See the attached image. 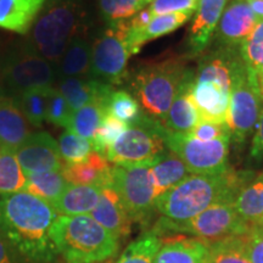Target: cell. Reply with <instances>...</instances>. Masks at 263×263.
<instances>
[{
	"label": "cell",
	"instance_id": "1",
	"mask_svg": "<svg viewBox=\"0 0 263 263\" xmlns=\"http://www.w3.org/2000/svg\"><path fill=\"white\" fill-rule=\"evenodd\" d=\"M58 213L50 203L27 192L0 196V235L25 263H55L50 238Z\"/></svg>",
	"mask_w": 263,
	"mask_h": 263
},
{
	"label": "cell",
	"instance_id": "2",
	"mask_svg": "<svg viewBox=\"0 0 263 263\" xmlns=\"http://www.w3.org/2000/svg\"><path fill=\"white\" fill-rule=\"evenodd\" d=\"M254 176L230 168L221 174H190L156 200V210L170 221L186 222L216 203L235 202Z\"/></svg>",
	"mask_w": 263,
	"mask_h": 263
},
{
	"label": "cell",
	"instance_id": "3",
	"mask_svg": "<svg viewBox=\"0 0 263 263\" xmlns=\"http://www.w3.org/2000/svg\"><path fill=\"white\" fill-rule=\"evenodd\" d=\"M85 20L82 0H48L25 42L57 70L70 42L83 31Z\"/></svg>",
	"mask_w": 263,
	"mask_h": 263
},
{
	"label": "cell",
	"instance_id": "4",
	"mask_svg": "<svg viewBox=\"0 0 263 263\" xmlns=\"http://www.w3.org/2000/svg\"><path fill=\"white\" fill-rule=\"evenodd\" d=\"M50 238L59 255L67 262L107 261L120 246V240L90 215H59L50 228Z\"/></svg>",
	"mask_w": 263,
	"mask_h": 263
},
{
	"label": "cell",
	"instance_id": "5",
	"mask_svg": "<svg viewBox=\"0 0 263 263\" xmlns=\"http://www.w3.org/2000/svg\"><path fill=\"white\" fill-rule=\"evenodd\" d=\"M188 70L185 58L172 57L133 72L130 88L146 116L162 122Z\"/></svg>",
	"mask_w": 263,
	"mask_h": 263
},
{
	"label": "cell",
	"instance_id": "6",
	"mask_svg": "<svg viewBox=\"0 0 263 263\" xmlns=\"http://www.w3.org/2000/svg\"><path fill=\"white\" fill-rule=\"evenodd\" d=\"M250 227L251 223L246 222L239 215L234 202H219L183 223H176L161 217L151 232L160 238L164 234L176 235L185 233L212 245L221 240L245 235Z\"/></svg>",
	"mask_w": 263,
	"mask_h": 263
},
{
	"label": "cell",
	"instance_id": "7",
	"mask_svg": "<svg viewBox=\"0 0 263 263\" xmlns=\"http://www.w3.org/2000/svg\"><path fill=\"white\" fill-rule=\"evenodd\" d=\"M3 90L10 97H18L29 89L52 87L57 70L26 44L20 42L10 48L0 65Z\"/></svg>",
	"mask_w": 263,
	"mask_h": 263
},
{
	"label": "cell",
	"instance_id": "8",
	"mask_svg": "<svg viewBox=\"0 0 263 263\" xmlns=\"http://www.w3.org/2000/svg\"><path fill=\"white\" fill-rule=\"evenodd\" d=\"M263 106L259 94L257 74L250 70L244 60L238 65L230 88L229 111L227 123L235 145H242L254 133L261 117Z\"/></svg>",
	"mask_w": 263,
	"mask_h": 263
},
{
	"label": "cell",
	"instance_id": "9",
	"mask_svg": "<svg viewBox=\"0 0 263 263\" xmlns=\"http://www.w3.org/2000/svg\"><path fill=\"white\" fill-rule=\"evenodd\" d=\"M159 132L167 149L185 163L192 174H221L229 170L230 138L203 141L167 129L161 122Z\"/></svg>",
	"mask_w": 263,
	"mask_h": 263
},
{
	"label": "cell",
	"instance_id": "10",
	"mask_svg": "<svg viewBox=\"0 0 263 263\" xmlns=\"http://www.w3.org/2000/svg\"><path fill=\"white\" fill-rule=\"evenodd\" d=\"M160 121L145 114L138 122L130 124L107 150L106 159L115 166L154 164L163 154L166 144L160 136Z\"/></svg>",
	"mask_w": 263,
	"mask_h": 263
},
{
	"label": "cell",
	"instance_id": "11",
	"mask_svg": "<svg viewBox=\"0 0 263 263\" xmlns=\"http://www.w3.org/2000/svg\"><path fill=\"white\" fill-rule=\"evenodd\" d=\"M151 166L153 164L112 166L111 185L116 189L133 222H149L156 210Z\"/></svg>",
	"mask_w": 263,
	"mask_h": 263
},
{
	"label": "cell",
	"instance_id": "12",
	"mask_svg": "<svg viewBox=\"0 0 263 263\" xmlns=\"http://www.w3.org/2000/svg\"><path fill=\"white\" fill-rule=\"evenodd\" d=\"M132 57L127 43V21L107 25L93 43L90 76L105 83L121 84Z\"/></svg>",
	"mask_w": 263,
	"mask_h": 263
},
{
	"label": "cell",
	"instance_id": "13",
	"mask_svg": "<svg viewBox=\"0 0 263 263\" xmlns=\"http://www.w3.org/2000/svg\"><path fill=\"white\" fill-rule=\"evenodd\" d=\"M16 156L26 176L64 168L58 141L47 132L32 133L16 150Z\"/></svg>",
	"mask_w": 263,
	"mask_h": 263
},
{
	"label": "cell",
	"instance_id": "14",
	"mask_svg": "<svg viewBox=\"0 0 263 263\" xmlns=\"http://www.w3.org/2000/svg\"><path fill=\"white\" fill-rule=\"evenodd\" d=\"M258 21L246 0H229L216 28V41L221 47H240Z\"/></svg>",
	"mask_w": 263,
	"mask_h": 263
},
{
	"label": "cell",
	"instance_id": "15",
	"mask_svg": "<svg viewBox=\"0 0 263 263\" xmlns=\"http://www.w3.org/2000/svg\"><path fill=\"white\" fill-rule=\"evenodd\" d=\"M194 71L188 70L174 97L168 112L162 121L167 129L180 134H189L200 121V114L193 98Z\"/></svg>",
	"mask_w": 263,
	"mask_h": 263
},
{
	"label": "cell",
	"instance_id": "16",
	"mask_svg": "<svg viewBox=\"0 0 263 263\" xmlns=\"http://www.w3.org/2000/svg\"><path fill=\"white\" fill-rule=\"evenodd\" d=\"M90 216L118 240L130 234L133 221L112 185L101 189L100 199Z\"/></svg>",
	"mask_w": 263,
	"mask_h": 263
},
{
	"label": "cell",
	"instance_id": "17",
	"mask_svg": "<svg viewBox=\"0 0 263 263\" xmlns=\"http://www.w3.org/2000/svg\"><path fill=\"white\" fill-rule=\"evenodd\" d=\"M229 0H200L189 29V48L193 55L200 54L211 41Z\"/></svg>",
	"mask_w": 263,
	"mask_h": 263
},
{
	"label": "cell",
	"instance_id": "18",
	"mask_svg": "<svg viewBox=\"0 0 263 263\" xmlns=\"http://www.w3.org/2000/svg\"><path fill=\"white\" fill-rule=\"evenodd\" d=\"M162 239L155 263H207L210 245L200 239L176 234Z\"/></svg>",
	"mask_w": 263,
	"mask_h": 263
},
{
	"label": "cell",
	"instance_id": "19",
	"mask_svg": "<svg viewBox=\"0 0 263 263\" xmlns=\"http://www.w3.org/2000/svg\"><path fill=\"white\" fill-rule=\"evenodd\" d=\"M3 89V88H2ZM31 136L28 122L14 97L0 93V147L17 150Z\"/></svg>",
	"mask_w": 263,
	"mask_h": 263
},
{
	"label": "cell",
	"instance_id": "20",
	"mask_svg": "<svg viewBox=\"0 0 263 263\" xmlns=\"http://www.w3.org/2000/svg\"><path fill=\"white\" fill-rule=\"evenodd\" d=\"M193 98L199 110L200 120L211 121V122H227L230 90L215 82L194 81Z\"/></svg>",
	"mask_w": 263,
	"mask_h": 263
},
{
	"label": "cell",
	"instance_id": "21",
	"mask_svg": "<svg viewBox=\"0 0 263 263\" xmlns=\"http://www.w3.org/2000/svg\"><path fill=\"white\" fill-rule=\"evenodd\" d=\"M57 89L74 112L97 99H107L114 88L93 77H71L59 81Z\"/></svg>",
	"mask_w": 263,
	"mask_h": 263
},
{
	"label": "cell",
	"instance_id": "22",
	"mask_svg": "<svg viewBox=\"0 0 263 263\" xmlns=\"http://www.w3.org/2000/svg\"><path fill=\"white\" fill-rule=\"evenodd\" d=\"M62 174L70 184L74 185L104 186L112 184V166L107 159L97 151H93L83 162L64 164Z\"/></svg>",
	"mask_w": 263,
	"mask_h": 263
},
{
	"label": "cell",
	"instance_id": "23",
	"mask_svg": "<svg viewBox=\"0 0 263 263\" xmlns=\"http://www.w3.org/2000/svg\"><path fill=\"white\" fill-rule=\"evenodd\" d=\"M48 0H0V28L28 34Z\"/></svg>",
	"mask_w": 263,
	"mask_h": 263
},
{
	"label": "cell",
	"instance_id": "24",
	"mask_svg": "<svg viewBox=\"0 0 263 263\" xmlns=\"http://www.w3.org/2000/svg\"><path fill=\"white\" fill-rule=\"evenodd\" d=\"M91 49L93 44L84 35H76L57 66L58 81L71 77H91Z\"/></svg>",
	"mask_w": 263,
	"mask_h": 263
},
{
	"label": "cell",
	"instance_id": "25",
	"mask_svg": "<svg viewBox=\"0 0 263 263\" xmlns=\"http://www.w3.org/2000/svg\"><path fill=\"white\" fill-rule=\"evenodd\" d=\"M101 189L103 188L98 185L68 184L65 192L51 206L60 216L90 215L98 205Z\"/></svg>",
	"mask_w": 263,
	"mask_h": 263
},
{
	"label": "cell",
	"instance_id": "26",
	"mask_svg": "<svg viewBox=\"0 0 263 263\" xmlns=\"http://www.w3.org/2000/svg\"><path fill=\"white\" fill-rule=\"evenodd\" d=\"M190 174L192 173L186 168L185 163L176 154L170 150L163 154L151 166V178H153L156 200L177 184L183 182Z\"/></svg>",
	"mask_w": 263,
	"mask_h": 263
},
{
	"label": "cell",
	"instance_id": "27",
	"mask_svg": "<svg viewBox=\"0 0 263 263\" xmlns=\"http://www.w3.org/2000/svg\"><path fill=\"white\" fill-rule=\"evenodd\" d=\"M192 16L193 14H189V12H173V14L155 16L143 32L134 35V37H127L128 48H129L130 54L134 55L139 52L141 47L145 43L163 37V35L170 34L176 29L180 28L192 18Z\"/></svg>",
	"mask_w": 263,
	"mask_h": 263
},
{
	"label": "cell",
	"instance_id": "28",
	"mask_svg": "<svg viewBox=\"0 0 263 263\" xmlns=\"http://www.w3.org/2000/svg\"><path fill=\"white\" fill-rule=\"evenodd\" d=\"M68 183L62 174L61 171H50V172L33 173L26 176V185L24 192H27L32 195L41 197L42 200L51 205L55 202L65 189L68 186Z\"/></svg>",
	"mask_w": 263,
	"mask_h": 263
},
{
	"label": "cell",
	"instance_id": "29",
	"mask_svg": "<svg viewBox=\"0 0 263 263\" xmlns=\"http://www.w3.org/2000/svg\"><path fill=\"white\" fill-rule=\"evenodd\" d=\"M235 209L249 223H257L263 217V172L254 176L236 197Z\"/></svg>",
	"mask_w": 263,
	"mask_h": 263
},
{
	"label": "cell",
	"instance_id": "30",
	"mask_svg": "<svg viewBox=\"0 0 263 263\" xmlns=\"http://www.w3.org/2000/svg\"><path fill=\"white\" fill-rule=\"evenodd\" d=\"M106 100L107 99H97L81 107L80 110L74 111L68 130L73 132L85 139H93L94 134L97 133L98 128L100 127L106 115V107H105Z\"/></svg>",
	"mask_w": 263,
	"mask_h": 263
},
{
	"label": "cell",
	"instance_id": "31",
	"mask_svg": "<svg viewBox=\"0 0 263 263\" xmlns=\"http://www.w3.org/2000/svg\"><path fill=\"white\" fill-rule=\"evenodd\" d=\"M26 174L22 171L16 151L0 147V196L24 192Z\"/></svg>",
	"mask_w": 263,
	"mask_h": 263
},
{
	"label": "cell",
	"instance_id": "32",
	"mask_svg": "<svg viewBox=\"0 0 263 263\" xmlns=\"http://www.w3.org/2000/svg\"><path fill=\"white\" fill-rule=\"evenodd\" d=\"M52 87L29 89L16 97L18 107L29 124L33 127H42L47 120L49 95Z\"/></svg>",
	"mask_w": 263,
	"mask_h": 263
},
{
	"label": "cell",
	"instance_id": "33",
	"mask_svg": "<svg viewBox=\"0 0 263 263\" xmlns=\"http://www.w3.org/2000/svg\"><path fill=\"white\" fill-rule=\"evenodd\" d=\"M161 244L162 239L150 230L130 242L115 263H155Z\"/></svg>",
	"mask_w": 263,
	"mask_h": 263
},
{
	"label": "cell",
	"instance_id": "34",
	"mask_svg": "<svg viewBox=\"0 0 263 263\" xmlns=\"http://www.w3.org/2000/svg\"><path fill=\"white\" fill-rule=\"evenodd\" d=\"M105 107L106 114L118 118L127 126L138 122L144 115L134 95L126 90H112L105 103Z\"/></svg>",
	"mask_w": 263,
	"mask_h": 263
},
{
	"label": "cell",
	"instance_id": "35",
	"mask_svg": "<svg viewBox=\"0 0 263 263\" xmlns=\"http://www.w3.org/2000/svg\"><path fill=\"white\" fill-rule=\"evenodd\" d=\"M58 145L64 164L83 162L94 151L89 139H85L71 130H65L61 134L59 138Z\"/></svg>",
	"mask_w": 263,
	"mask_h": 263
},
{
	"label": "cell",
	"instance_id": "36",
	"mask_svg": "<svg viewBox=\"0 0 263 263\" xmlns=\"http://www.w3.org/2000/svg\"><path fill=\"white\" fill-rule=\"evenodd\" d=\"M207 263H251L246 254L242 236L228 238L210 245Z\"/></svg>",
	"mask_w": 263,
	"mask_h": 263
},
{
	"label": "cell",
	"instance_id": "37",
	"mask_svg": "<svg viewBox=\"0 0 263 263\" xmlns=\"http://www.w3.org/2000/svg\"><path fill=\"white\" fill-rule=\"evenodd\" d=\"M146 5L143 0H99V9L107 25L127 21Z\"/></svg>",
	"mask_w": 263,
	"mask_h": 263
},
{
	"label": "cell",
	"instance_id": "38",
	"mask_svg": "<svg viewBox=\"0 0 263 263\" xmlns=\"http://www.w3.org/2000/svg\"><path fill=\"white\" fill-rule=\"evenodd\" d=\"M127 128L128 126L122 121L106 114L100 127L98 128L97 133L94 134L93 139L90 140L93 150L106 157L107 150L112 146V144L118 138L122 136Z\"/></svg>",
	"mask_w": 263,
	"mask_h": 263
},
{
	"label": "cell",
	"instance_id": "39",
	"mask_svg": "<svg viewBox=\"0 0 263 263\" xmlns=\"http://www.w3.org/2000/svg\"><path fill=\"white\" fill-rule=\"evenodd\" d=\"M239 51L245 65L257 74L263 67V20H259L254 31L240 44Z\"/></svg>",
	"mask_w": 263,
	"mask_h": 263
},
{
	"label": "cell",
	"instance_id": "40",
	"mask_svg": "<svg viewBox=\"0 0 263 263\" xmlns=\"http://www.w3.org/2000/svg\"><path fill=\"white\" fill-rule=\"evenodd\" d=\"M72 115H73V111L71 110L70 105L67 104V101L65 100L60 91L52 87L50 95H49L47 120L54 126L68 128Z\"/></svg>",
	"mask_w": 263,
	"mask_h": 263
},
{
	"label": "cell",
	"instance_id": "41",
	"mask_svg": "<svg viewBox=\"0 0 263 263\" xmlns=\"http://www.w3.org/2000/svg\"><path fill=\"white\" fill-rule=\"evenodd\" d=\"M186 136L196 138L199 140L211 141L222 139V138H232V132L227 122H211V121L200 120L193 130Z\"/></svg>",
	"mask_w": 263,
	"mask_h": 263
},
{
	"label": "cell",
	"instance_id": "42",
	"mask_svg": "<svg viewBox=\"0 0 263 263\" xmlns=\"http://www.w3.org/2000/svg\"><path fill=\"white\" fill-rule=\"evenodd\" d=\"M200 0H154L149 5L154 15L173 14V12H189L194 14Z\"/></svg>",
	"mask_w": 263,
	"mask_h": 263
},
{
	"label": "cell",
	"instance_id": "43",
	"mask_svg": "<svg viewBox=\"0 0 263 263\" xmlns=\"http://www.w3.org/2000/svg\"><path fill=\"white\" fill-rule=\"evenodd\" d=\"M246 254L251 263H263V228L257 223H252L245 235Z\"/></svg>",
	"mask_w": 263,
	"mask_h": 263
},
{
	"label": "cell",
	"instance_id": "44",
	"mask_svg": "<svg viewBox=\"0 0 263 263\" xmlns=\"http://www.w3.org/2000/svg\"><path fill=\"white\" fill-rule=\"evenodd\" d=\"M251 155L257 159H263V110L259 117L258 124L256 127L254 141H252Z\"/></svg>",
	"mask_w": 263,
	"mask_h": 263
},
{
	"label": "cell",
	"instance_id": "45",
	"mask_svg": "<svg viewBox=\"0 0 263 263\" xmlns=\"http://www.w3.org/2000/svg\"><path fill=\"white\" fill-rule=\"evenodd\" d=\"M22 261L18 258V256L15 254L5 239L0 235V263H21Z\"/></svg>",
	"mask_w": 263,
	"mask_h": 263
},
{
	"label": "cell",
	"instance_id": "46",
	"mask_svg": "<svg viewBox=\"0 0 263 263\" xmlns=\"http://www.w3.org/2000/svg\"><path fill=\"white\" fill-rule=\"evenodd\" d=\"M258 20H263V0H246Z\"/></svg>",
	"mask_w": 263,
	"mask_h": 263
},
{
	"label": "cell",
	"instance_id": "47",
	"mask_svg": "<svg viewBox=\"0 0 263 263\" xmlns=\"http://www.w3.org/2000/svg\"><path fill=\"white\" fill-rule=\"evenodd\" d=\"M257 82H258L259 94H261V98L263 99V76L262 74H257Z\"/></svg>",
	"mask_w": 263,
	"mask_h": 263
},
{
	"label": "cell",
	"instance_id": "48",
	"mask_svg": "<svg viewBox=\"0 0 263 263\" xmlns=\"http://www.w3.org/2000/svg\"><path fill=\"white\" fill-rule=\"evenodd\" d=\"M257 224H259V226H261V227H262V228H263V217H262V218H261V219H259V221L257 222Z\"/></svg>",
	"mask_w": 263,
	"mask_h": 263
},
{
	"label": "cell",
	"instance_id": "49",
	"mask_svg": "<svg viewBox=\"0 0 263 263\" xmlns=\"http://www.w3.org/2000/svg\"><path fill=\"white\" fill-rule=\"evenodd\" d=\"M143 2H144V3H146V4H147V5H150V4H151V3H153V2H154V0H143Z\"/></svg>",
	"mask_w": 263,
	"mask_h": 263
},
{
	"label": "cell",
	"instance_id": "50",
	"mask_svg": "<svg viewBox=\"0 0 263 263\" xmlns=\"http://www.w3.org/2000/svg\"><path fill=\"white\" fill-rule=\"evenodd\" d=\"M257 74H262V76H263V67H262V70H261V71H259Z\"/></svg>",
	"mask_w": 263,
	"mask_h": 263
},
{
	"label": "cell",
	"instance_id": "51",
	"mask_svg": "<svg viewBox=\"0 0 263 263\" xmlns=\"http://www.w3.org/2000/svg\"><path fill=\"white\" fill-rule=\"evenodd\" d=\"M68 263H85V262H68Z\"/></svg>",
	"mask_w": 263,
	"mask_h": 263
},
{
	"label": "cell",
	"instance_id": "52",
	"mask_svg": "<svg viewBox=\"0 0 263 263\" xmlns=\"http://www.w3.org/2000/svg\"><path fill=\"white\" fill-rule=\"evenodd\" d=\"M2 90H3V89H2V87H0V93H2Z\"/></svg>",
	"mask_w": 263,
	"mask_h": 263
},
{
	"label": "cell",
	"instance_id": "53",
	"mask_svg": "<svg viewBox=\"0 0 263 263\" xmlns=\"http://www.w3.org/2000/svg\"><path fill=\"white\" fill-rule=\"evenodd\" d=\"M0 65H2V60H0Z\"/></svg>",
	"mask_w": 263,
	"mask_h": 263
}]
</instances>
